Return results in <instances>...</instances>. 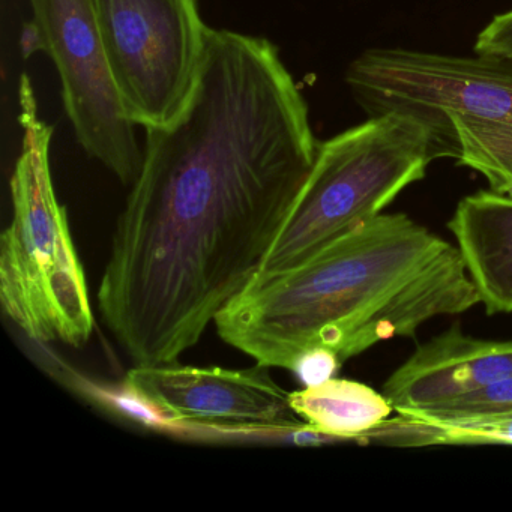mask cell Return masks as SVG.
<instances>
[{
  "label": "cell",
  "mask_w": 512,
  "mask_h": 512,
  "mask_svg": "<svg viewBox=\"0 0 512 512\" xmlns=\"http://www.w3.org/2000/svg\"><path fill=\"white\" fill-rule=\"evenodd\" d=\"M62 83L77 143L124 185H133L143 151L113 82L95 0H29Z\"/></svg>",
  "instance_id": "obj_7"
},
{
  "label": "cell",
  "mask_w": 512,
  "mask_h": 512,
  "mask_svg": "<svg viewBox=\"0 0 512 512\" xmlns=\"http://www.w3.org/2000/svg\"><path fill=\"white\" fill-rule=\"evenodd\" d=\"M361 440L389 446H427L451 443V433L445 425L398 413V418H386Z\"/></svg>",
  "instance_id": "obj_13"
},
{
  "label": "cell",
  "mask_w": 512,
  "mask_h": 512,
  "mask_svg": "<svg viewBox=\"0 0 512 512\" xmlns=\"http://www.w3.org/2000/svg\"><path fill=\"white\" fill-rule=\"evenodd\" d=\"M346 83L368 118L407 112L458 143L460 166L512 182V58L370 49Z\"/></svg>",
  "instance_id": "obj_5"
},
{
  "label": "cell",
  "mask_w": 512,
  "mask_h": 512,
  "mask_svg": "<svg viewBox=\"0 0 512 512\" xmlns=\"http://www.w3.org/2000/svg\"><path fill=\"white\" fill-rule=\"evenodd\" d=\"M19 104L23 140L10 182L13 220L0 238V302L32 340L82 347L94 332L88 281L53 185V127L40 118L26 74Z\"/></svg>",
  "instance_id": "obj_3"
},
{
  "label": "cell",
  "mask_w": 512,
  "mask_h": 512,
  "mask_svg": "<svg viewBox=\"0 0 512 512\" xmlns=\"http://www.w3.org/2000/svg\"><path fill=\"white\" fill-rule=\"evenodd\" d=\"M476 55L512 58V10L491 19L476 38Z\"/></svg>",
  "instance_id": "obj_14"
},
{
  "label": "cell",
  "mask_w": 512,
  "mask_h": 512,
  "mask_svg": "<svg viewBox=\"0 0 512 512\" xmlns=\"http://www.w3.org/2000/svg\"><path fill=\"white\" fill-rule=\"evenodd\" d=\"M412 416L445 425L451 430L512 421V377L470 392L446 406Z\"/></svg>",
  "instance_id": "obj_12"
},
{
  "label": "cell",
  "mask_w": 512,
  "mask_h": 512,
  "mask_svg": "<svg viewBox=\"0 0 512 512\" xmlns=\"http://www.w3.org/2000/svg\"><path fill=\"white\" fill-rule=\"evenodd\" d=\"M467 275L488 314L512 313V197L478 191L448 223Z\"/></svg>",
  "instance_id": "obj_10"
},
{
  "label": "cell",
  "mask_w": 512,
  "mask_h": 512,
  "mask_svg": "<svg viewBox=\"0 0 512 512\" xmlns=\"http://www.w3.org/2000/svg\"><path fill=\"white\" fill-rule=\"evenodd\" d=\"M340 364V358L331 350L313 349L298 359L293 373L305 386H314L332 379Z\"/></svg>",
  "instance_id": "obj_15"
},
{
  "label": "cell",
  "mask_w": 512,
  "mask_h": 512,
  "mask_svg": "<svg viewBox=\"0 0 512 512\" xmlns=\"http://www.w3.org/2000/svg\"><path fill=\"white\" fill-rule=\"evenodd\" d=\"M457 157V145L445 131L407 112L370 116L320 143L257 274L305 262L383 214L398 194L425 178L433 161Z\"/></svg>",
  "instance_id": "obj_4"
},
{
  "label": "cell",
  "mask_w": 512,
  "mask_h": 512,
  "mask_svg": "<svg viewBox=\"0 0 512 512\" xmlns=\"http://www.w3.org/2000/svg\"><path fill=\"white\" fill-rule=\"evenodd\" d=\"M125 385L178 424L253 431H293L307 425L290 407L289 392L259 364L245 370L178 362L136 365Z\"/></svg>",
  "instance_id": "obj_8"
},
{
  "label": "cell",
  "mask_w": 512,
  "mask_h": 512,
  "mask_svg": "<svg viewBox=\"0 0 512 512\" xmlns=\"http://www.w3.org/2000/svg\"><path fill=\"white\" fill-rule=\"evenodd\" d=\"M289 403L308 427L338 440L362 439L394 410L376 389L335 377L289 392Z\"/></svg>",
  "instance_id": "obj_11"
},
{
  "label": "cell",
  "mask_w": 512,
  "mask_h": 512,
  "mask_svg": "<svg viewBox=\"0 0 512 512\" xmlns=\"http://www.w3.org/2000/svg\"><path fill=\"white\" fill-rule=\"evenodd\" d=\"M107 61L128 118L172 125L196 91L208 26L199 0H95Z\"/></svg>",
  "instance_id": "obj_6"
},
{
  "label": "cell",
  "mask_w": 512,
  "mask_h": 512,
  "mask_svg": "<svg viewBox=\"0 0 512 512\" xmlns=\"http://www.w3.org/2000/svg\"><path fill=\"white\" fill-rule=\"evenodd\" d=\"M476 304L455 245L406 214H380L299 265L254 275L214 323L257 364L293 371L308 350L343 362Z\"/></svg>",
  "instance_id": "obj_2"
},
{
  "label": "cell",
  "mask_w": 512,
  "mask_h": 512,
  "mask_svg": "<svg viewBox=\"0 0 512 512\" xmlns=\"http://www.w3.org/2000/svg\"><path fill=\"white\" fill-rule=\"evenodd\" d=\"M319 145L280 49L209 28L187 109L146 130L98 290L134 364L178 362L253 280Z\"/></svg>",
  "instance_id": "obj_1"
},
{
  "label": "cell",
  "mask_w": 512,
  "mask_h": 512,
  "mask_svg": "<svg viewBox=\"0 0 512 512\" xmlns=\"http://www.w3.org/2000/svg\"><path fill=\"white\" fill-rule=\"evenodd\" d=\"M512 377V341L479 340L451 328L418 346L389 376L383 395L401 415L446 406Z\"/></svg>",
  "instance_id": "obj_9"
},
{
  "label": "cell",
  "mask_w": 512,
  "mask_h": 512,
  "mask_svg": "<svg viewBox=\"0 0 512 512\" xmlns=\"http://www.w3.org/2000/svg\"><path fill=\"white\" fill-rule=\"evenodd\" d=\"M20 50L25 59L31 58L38 52L44 53L43 34L32 19L23 26L22 35H20Z\"/></svg>",
  "instance_id": "obj_16"
}]
</instances>
